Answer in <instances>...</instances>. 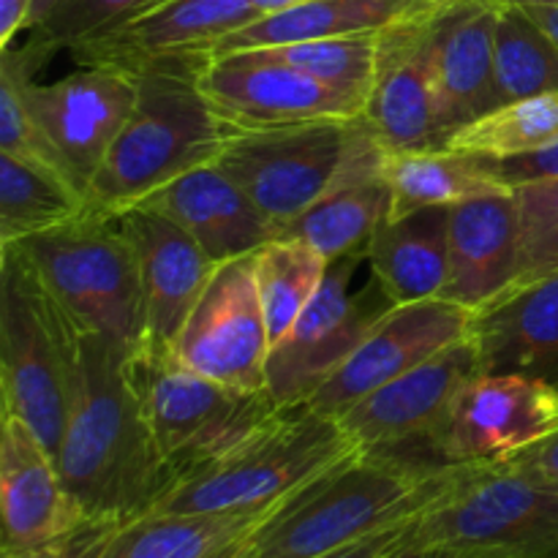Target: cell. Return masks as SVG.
<instances>
[{"mask_svg":"<svg viewBox=\"0 0 558 558\" xmlns=\"http://www.w3.org/2000/svg\"><path fill=\"white\" fill-rule=\"evenodd\" d=\"M58 316L69 403L54 461L87 521L120 526L147 515L172 488V480L158 461L131 385L129 352L71 319L60 305Z\"/></svg>","mask_w":558,"mask_h":558,"instance_id":"obj_1","label":"cell"},{"mask_svg":"<svg viewBox=\"0 0 558 558\" xmlns=\"http://www.w3.org/2000/svg\"><path fill=\"white\" fill-rule=\"evenodd\" d=\"M456 466L363 450L289 496L240 558H319L412 521Z\"/></svg>","mask_w":558,"mask_h":558,"instance_id":"obj_2","label":"cell"},{"mask_svg":"<svg viewBox=\"0 0 558 558\" xmlns=\"http://www.w3.org/2000/svg\"><path fill=\"white\" fill-rule=\"evenodd\" d=\"M205 60L140 69L136 104L85 194V213L118 218L180 174L213 163L232 125L202 93Z\"/></svg>","mask_w":558,"mask_h":558,"instance_id":"obj_3","label":"cell"},{"mask_svg":"<svg viewBox=\"0 0 558 558\" xmlns=\"http://www.w3.org/2000/svg\"><path fill=\"white\" fill-rule=\"evenodd\" d=\"M125 363L172 488L243 447L287 409L267 390L245 392L205 379L161 343L145 341Z\"/></svg>","mask_w":558,"mask_h":558,"instance_id":"obj_4","label":"cell"},{"mask_svg":"<svg viewBox=\"0 0 558 558\" xmlns=\"http://www.w3.org/2000/svg\"><path fill=\"white\" fill-rule=\"evenodd\" d=\"M360 450L330 414L287 407L262 434L161 496V515H227L270 510Z\"/></svg>","mask_w":558,"mask_h":558,"instance_id":"obj_5","label":"cell"},{"mask_svg":"<svg viewBox=\"0 0 558 558\" xmlns=\"http://www.w3.org/2000/svg\"><path fill=\"white\" fill-rule=\"evenodd\" d=\"M414 550L558 558V485L501 463L456 466L412 521Z\"/></svg>","mask_w":558,"mask_h":558,"instance_id":"obj_6","label":"cell"},{"mask_svg":"<svg viewBox=\"0 0 558 558\" xmlns=\"http://www.w3.org/2000/svg\"><path fill=\"white\" fill-rule=\"evenodd\" d=\"M14 245L71 319L107 336L129 354L147 341L140 267L114 218L85 213L65 227Z\"/></svg>","mask_w":558,"mask_h":558,"instance_id":"obj_7","label":"cell"},{"mask_svg":"<svg viewBox=\"0 0 558 558\" xmlns=\"http://www.w3.org/2000/svg\"><path fill=\"white\" fill-rule=\"evenodd\" d=\"M0 251L3 414L22 420L58 456L69 403L58 305L16 245H3Z\"/></svg>","mask_w":558,"mask_h":558,"instance_id":"obj_8","label":"cell"},{"mask_svg":"<svg viewBox=\"0 0 558 558\" xmlns=\"http://www.w3.org/2000/svg\"><path fill=\"white\" fill-rule=\"evenodd\" d=\"M354 120L234 129L213 163L229 174L276 232L319 199L349 147Z\"/></svg>","mask_w":558,"mask_h":558,"instance_id":"obj_9","label":"cell"},{"mask_svg":"<svg viewBox=\"0 0 558 558\" xmlns=\"http://www.w3.org/2000/svg\"><path fill=\"white\" fill-rule=\"evenodd\" d=\"M558 434V385L518 371H477L428 441L445 466L501 463Z\"/></svg>","mask_w":558,"mask_h":558,"instance_id":"obj_10","label":"cell"},{"mask_svg":"<svg viewBox=\"0 0 558 558\" xmlns=\"http://www.w3.org/2000/svg\"><path fill=\"white\" fill-rule=\"evenodd\" d=\"M363 259V254H354L330 262L319 294L272 347L267 360V392L281 407L308 403L396 305L374 276L363 289L352 287Z\"/></svg>","mask_w":558,"mask_h":558,"instance_id":"obj_11","label":"cell"},{"mask_svg":"<svg viewBox=\"0 0 558 558\" xmlns=\"http://www.w3.org/2000/svg\"><path fill=\"white\" fill-rule=\"evenodd\" d=\"M172 352L205 379L234 390H267L272 341L254 276V254L218 262Z\"/></svg>","mask_w":558,"mask_h":558,"instance_id":"obj_12","label":"cell"},{"mask_svg":"<svg viewBox=\"0 0 558 558\" xmlns=\"http://www.w3.org/2000/svg\"><path fill=\"white\" fill-rule=\"evenodd\" d=\"M474 316L445 300L392 305L347 363L311 396L308 407L338 420L368 392L472 338Z\"/></svg>","mask_w":558,"mask_h":558,"instance_id":"obj_13","label":"cell"},{"mask_svg":"<svg viewBox=\"0 0 558 558\" xmlns=\"http://www.w3.org/2000/svg\"><path fill=\"white\" fill-rule=\"evenodd\" d=\"M196 82L232 129H270L363 114L357 104L278 60L267 49L210 54Z\"/></svg>","mask_w":558,"mask_h":558,"instance_id":"obj_14","label":"cell"},{"mask_svg":"<svg viewBox=\"0 0 558 558\" xmlns=\"http://www.w3.org/2000/svg\"><path fill=\"white\" fill-rule=\"evenodd\" d=\"M22 90L82 194H87V185L131 118L140 93L136 76L112 65H80L54 82H36V74H25Z\"/></svg>","mask_w":558,"mask_h":558,"instance_id":"obj_15","label":"cell"},{"mask_svg":"<svg viewBox=\"0 0 558 558\" xmlns=\"http://www.w3.org/2000/svg\"><path fill=\"white\" fill-rule=\"evenodd\" d=\"M477 371V343L466 338L368 392L338 423L360 450L401 452L412 445L428 450L430 436L445 420L456 392Z\"/></svg>","mask_w":558,"mask_h":558,"instance_id":"obj_16","label":"cell"},{"mask_svg":"<svg viewBox=\"0 0 558 558\" xmlns=\"http://www.w3.org/2000/svg\"><path fill=\"white\" fill-rule=\"evenodd\" d=\"M248 0H161L125 25L71 49L80 65L140 69L210 58L218 41L259 20Z\"/></svg>","mask_w":558,"mask_h":558,"instance_id":"obj_17","label":"cell"},{"mask_svg":"<svg viewBox=\"0 0 558 558\" xmlns=\"http://www.w3.org/2000/svg\"><path fill=\"white\" fill-rule=\"evenodd\" d=\"M436 3L379 33V63L363 114L390 153L441 147L434 76Z\"/></svg>","mask_w":558,"mask_h":558,"instance_id":"obj_18","label":"cell"},{"mask_svg":"<svg viewBox=\"0 0 558 558\" xmlns=\"http://www.w3.org/2000/svg\"><path fill=\"white\" fill-rule=\"evenodd\" d=\"M385 145L365 114L354 120L343 161L319 199L278 234L314 245L327 262L363 254L392 218V191L385 178Z\"/></svg>","mask_w":558,"mask_h":558,"instance_id":"obj_19","label":"cell"},{"mask_svg":"<svg viewBox=\"0 0 558 558\" xmlns=\"http://www.w3.org/2000/svg\"><path fill=\"white\" fill-rule=\"evenodd\" d=\"M85 523L58 461L22 420L0 425V554H31L74 537Z\"/></svg>","mask_w":558,"mask_h":558,"instance_id":"obj_20","label":"cell"},{"mask_svg":"<svg viewBox=\"0 0 558 558\" xmlns=\"http://www.w3.org/2000/svg\"><path fill=\"white\" fill-rule=\"evenodd\" d=\"M501 0H439L434 9L436 118L441 147L458 129L499 107L494 36Z\"/></svg>","mask_w":558,"mask_h":558,"instance_id":"obj_21","label":"cell"},{"mask_svg":"<svg viewBox=\"0 0 558 558\" xmlns=\"http://www.w3.org/2000/svg\"><path fill=\"white\" fill-rule=\"evenodd\" d=\"M114 221L129 238L145 294L147 341L172 347L218 262L172 218L131 207Z\"/></svg>","mask_w":558,"mask_h":558,"instance_id":"obj_22","label":"cell"},{"mask_svg":"<svg viewBox=\"0 0 558 558\" xmlns=\"http://www.w3.org/2000/svg\"><path fill=\"white\" fill-rule=\"evenodd\" d=\"M450 265L439 300L480 314L499 303L518 276V202L512 191L450 207Z\"/></svg>","mask_w":558,"mask_h":558,"instance_id":"obj_23","label":"cell"},{"mask_svg":"<svg viewBox=\"0 0 558 558\" xmlns=\"http://www.w3.org/2000/svg\"><path fill=\"white\" fill-rule=\"evenodd\" d=\"M136 207L172 218L213 262L254 254L278 234L270 218L216 163L180 174Z\"/></svg>","mask_w":558,"mask_h":558,"instance_id":"obj_24","label":"cell"},{"mask_svg":"<svg viewBox=\"0 0 558 558\" xmlns=\"http://www.w3.org/2000/svg\"><path fill=\"white\" fill-rule=\"evenodd\" d=\"M480 371H518L558 385V272L474 316Z\"/></svg>","mask_w":558,"mask_h":558,"instance_id":"obj_25","label":"cell"},{"mask_svg":"<svg viewBox=\"0 0 558 558\" xmlns=\"http://www.w3.org/2000/svg\"><path fill=\"white\" fill-rule=\"evenodd\" d=\"M278 507L227 515L147 512L109 529L90 558H240Z\"/></svg>","mask_w":558,"mask_h":558,"instance_id":"obj_26","label":"cell"},{"mask_svg":"<svg viewBox=\"0 0 558 558\" xmlns=\"http://www.w3.org/2000/svg\"><path fill=\"white\" fill-rule=\"evenodd\" d=\"M450 207L390 218L365 248L371 276L396 305L439 300L450 265Z\"/></svg>","mask_w":558,"mask_h":558,"instance_id":"obj_27","label":"cell"},{"mask_svg":"<svg viewBox=\"0 0 558 558\" xmlns=\"http://www.w3.org/2000/svg\"><path fill=\"white\" fill-rule=\"evenodd\" d=\"M434 3L436 0H305L294 9L259 16L251 25L240 27L218 41L213 54L381 33Z\"/></svg>","mask_w":558,"mask_h":558,"instance_id":"obj_28","label":"cell"},{"mask_svg":"<svg viewBox=\"0 0 558 558\" xmlns=\"http://www.w3.org/2000/svg\"><path fill=\"white\" fill-rule=\"evenodd\" d=\"M385 178L392 191V218L423 207H452L474 196L512 191L474 156L428 147V150H387Z\"/></svg>","mask_w":558,"mask_h":558,"instance_id":"obj_29","label":"cell"},{"mask_svg":"<svg viewBox=\"0 0 558 558\" xmlns=\"http://www.w3.org/2000/svg\"><path fill=\"white\" fill-rule=\"evenodd\" d=\"M327 267L330 262L314 245L289 234H276L259 251H254L256 289L272 347L292 330L311 300L319 294Z\"/></svg>","mask_w":558,"mask_h":558,"instance_id":"obj_30","label":"cell"},{"mask_svg":"<svg viewBox=\"0 0 558 558\" xmlns=\"http://www.w3.org/2000/svg\"><path fill=\"white\" fill-rule=\"evenodd\" d=\"M85 216V196L54 174L0 153V245L52 232Z\"/></svg>","mask_w":558,"mask_h":558,"instance_id":"obj_31","label":"cell"},{"mask_svg":"<svg viewBox=\"0 0 558 558\" xmlns=\"http://www.w3.org/2000/svg\"><path fill=\"white\" fill-rule=\"evenodd\" d=\"M499 104L558 93V47L523 5L501 0L494 36Z\"/></svg>","mask_w":558,"mask_h":558,"instance_id":"obj_32","label":"cell"},{"mask_svg":"<svg viewBox=\"0 0 558 558\" xmlns=\"http://www.w3.org/2000/svg\"><path fill=\"white\" fill-rule=\"evenodd\" d=\"M558 140V93L494 107L445 142L447 150L474 158H510Z\"/></svg>","mask_w":558,"mask_h":558,"instance_id":"obj_33","label":"cell"},{"mask_svg":"<svg viewBox=\"0 0 558 558\" xmlns=\"http://www.w3.org/2000/svg\"><path fill=\"white\" fill-rule=\"evenodd\" d=\"M259 49H267L278 60L294 65L298 71L308 74L311 80L322 82L325 87L336 90L338 96L354 101L365 112V104H368L371 90H374L376 63H379V33L316 38V41Z\"/></svg>","mask_w":558,"mask_h":558,"instance_id":"obj_34","label":"cell"},{"mask_svg":"<svg viewBox=\"0 0 558 558\" xmlns=\"http://www.w3.org/2000/svg\"><path fill=\"white\" fill-rule=\"evenodd\" d=\"M518 202V276L507 294L558 272V178L512 189ZM505 294V298H507Z\"/></svg>","mask_w":558,"mask_h":558,"instance_id":"obj_35","label":"cell"},{"mask_svg":"<svg viewBox=\"0 0 558 558\" xmlns=\"http://www.w3.org/2000/svg\"><path fill=\"white\" fill-rule=\"evenodd\" d=\"M161 0H54L49 14L27 33L49 54L76 49L114 27L125 25Z\"/></svg>","mask_w":558,"mask_h":558,"instance_id":"obj_36","label":"cell"},{"mask_svg":"<svg viewBox=\"0 0 558 558\" xmlns=\"http://www.w3.org/2000/svg\"><path fill=\"white\" fill-rule=\"evenodd\" d=\"M483 167L490 174L501 180L507 189H518L526 183H539V180H556L558 178V140L550 145L539 147V150L521 153V156L510 158H480Z\"/></svg>","mask_w":558,"mask_h":558,"instance_id":"obj_37","label":"cell"},{"mask_svg":"<svg viewBox=\"0 0 558 558\" xmlns=\"http://www.w3.org/2000/svg\"><path fill=\"white\" fill-rule=\"evenodd\" d=\"M412 521L385 529L379 534H371V537L360 539V543H352L347 548H338L319 558H398L412 548Z\"/></svg>","mask_w":558,"mask_h":558,"instance_id":"obj_38","label":"cell"},{"mask_svg":"<svg viewBox=\"0 0 558 558\" xmlns=\"http://www.w3.org/2000/svg\"><path fill=\"white\" fill-rule=\"evenodd\" d=\"M109 529H112L109 523H85L74 537L52 548L31 550V554H0V558H90Z\"/></svg>","mask_w":558,"mask_h":558,"instance_id":"obj_39","label":"cell"},{"mask_svg":"<svg viewBox=\"0 0 558 558\" xmlns=\"http://www.w3.org/2000/svg\"><path fill=\"white\" fill-rule=\"evenodd\" d=\"M507 463L521 469V472L532 474V477L543 480V483L558 485V434L548 436V439L539 441V445L529 447V450L510 458Z\"/></svg>","mask_w":558,"mask_h":558,"instance_id":"obj_40","label":"cell"},{"mask_svg":"<svg viewBox=\"0 0 558 558\" xmlns=\"http://www.w3.org/2000/svg\"><path fill=\"white\" fill-rule=\"evenodd\" d=\"M33 0H0V47L9 49L20 33H27Z\"/></svg>","mask_w":558,"mask_h":558,"instance_id":"obj_41","label":"cell"},{"mask_svg":"<svg viewBox=\"0 0 558 558\" xmlns=\"http://www.w3.org/2000/svg\"><path fill=\"white\" fill-rule=\"evenodd\" d=\"M529 11L534 22L550 36V41L558 47V3H518Z\"/></svg>","mask_w":558,"mask_h":558,"instance_id":"obj_42","label":"cell"},{"mask_svg":"<svg viewBox=\"0 0 558 558\" xmlns=\"http://www.w3.org/2000/svg\"><path fill=\"white\" fill-rule=\"evenodd\" d=\"M248 3L254 5L262 16H267V14H278V11L294 9V5L305 3V0H248Z\"/></svg>","mask_w":558,"mask_h":558,"instance_id":"obj_43","label":"cell"},{"mask_svg":"<svg viewBox=\"0 0 558 558\" xmlns=\"http://www.w3.org/2000/svg\"><path fill=\"white\" fill-rule=\"evenodd\" d=\"M398 558H496V556H477V554H456V550H414L409 548L407 554Z\"/></svg>","mask_w":558,"mask_h":558,"instance_id":"obj_44","label":"cell"},{"mask_svg":"<svg viewBox=\"0 0 558 558\" xmlns=\"http://www.w3.org/2000/svg\"><path fill=\"white\" fill-rule=\"evenodd\" d=\"M54 5V0H33V11H31V22H27V33L33 31V27L38 25V22L44 20V16L49 14V9Z\"/></svg>","mask_w":558,"mask_h":558,"instance_id":"obj_45","label":"cell"},{"mask_svg":"<svg viewBox=\"0 0 558 558\" xmlns=\"http://www.w3.org/2000/svg\"><path fill=\"white\" fill-rule=\"evenodd\" d=\"M510 3H558V0H510Z\"/></svg>","mask_w":558,"mask_h":558,"instance_id":"obj_46","label":"cell"}]
</instances>
